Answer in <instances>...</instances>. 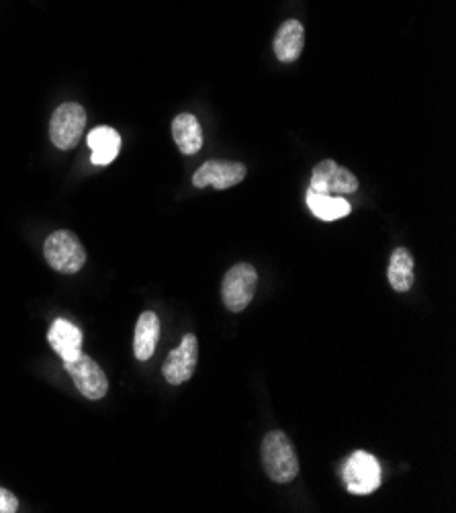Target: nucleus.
<instances>
[{"mask_svg": "<svg viewBox=\"0 0 456 513\" xmlns=\"http://www.w3.org/2000/svg\"><path fill=\"white\" fill-rule=\"evenodd\" d=\"M260 452L264 471L270 477V481H275L279 485L295 481V477L299 475V458L285 432H268L262 440Z\"/></svg>", "mask_w": 456, "mask_h": 513, "instance_id": "nucleus-1", "label": "nucleus"}, {"mask_svg": "<svg viewBox=\"0 0 456 513\" xmlns=\"http://www.w3.org/2000/svg\"><path fill=\"white\" fill-rule=\"evenodd\" d=\"M43 256L54 270L62 274H76L86 264V250L76 238V233L68 229L54 231L43 244Z\"/></svg>", "mask_w": 456, "mask_h": 513, "instance_id": "nucleus-2", "label": "nucleus"}, {"mask_svg": "<svg viewBox=\"0 0 456 513\" xmlns=\"http://www.w3.org/2000/svg\"><path fill=\"white\" fill-rule=\"evenodd\" d=\"M258 287V272L252 264L242 262L225 272L221 283V299L227 311L242 313L254 299Z\"/></svg>", "mask_w": 456, "mask_h": 513, "instance_id": "nucleus-3", "label": "nucleus"}, {"mask_svg": "<svg viewBox=\"0 0 456 513\" xmlns=\"http://www.w3.org/2000/svg\"><path fill=\"white\" fill-rule=\"evenodd\" d=\"M342 479L352 495H371L381 487V464L373 454L356 450L344 462Z\"/></svg>", "mask_w": 456, "mask_h": 513, "instance_id": "nucleus-4", "label": "nucleus"}, {"mask_svg": "<svg viewBox=\"0 0 456 513\" xmlns=\"http://www.w3.org/2000/svg\"><path fill=\"white\" fill-rule=\"evenodd\" d=\"M86 125L84 107L78 103L60 105L50 121V137L58 150H74L82 139Z\"/></svg>", "mask_w": 456, "mask_h": 513, "instance_id": "nucleus-5", "label": "nucleus"}, {"mask_svg": "<svg viewBox=\"0 0 456 513\" xmlns=\"http://www.w3.org/2000/svg\"><path fill=\"white\" fill-rule=\"evenodd\" d=\"M66 370L72 375L76 389L90 401H99L107 395L109 391V379L103 372V368L99 366V362H95L90 356H86L84 352H80L74 360L64 362Z\"/></svg>", "mask_w": 456, "mask_h": 513, "instance_id": "nucleus-6", "label": "nucleus"}, {"mask_svg": "<svg viewBox=\"0 0 456 513\" xmlns=\"http://www.w3.org/2000/svg\"><path fill=\"white\" fill-rule=\"evenodd\" d=\"M309 189L322 195L346 197L358 191V178L350 170L338 166L334 160H324L313 168Z\"/></svg>", "mask_w": 456, "mask_h": 513, "instance_id": "nucleus-7", "label": "nucleus"}, {"mask_svg": "<svg viewBox=\"0 0 456 513\" xmlns=\"http://www.w3.org/2000/svg\"><path fill=\"white\" fill-rule=\"evenodd\" d=\"M199 358V342L195 334H187L182 342L168 354L162 366V375L168 385H182L191 381L197 368Z\"/></svg>", "mask_w": 456, "mask_h": 513, "instance_id": "nucleus-8", "label": "nucleus"}, {"mask_svg": "<svg viewBox=\"0 0 456 513\" xmlns=\"http://www.w3.org/2000/svg\"><path fill=\"white\" fill-rule=\"evenodd\" d=\"M246 178V166L242 162L230 160H209L205 162L193 176V184L197 189L213 186L217 191L232 189Z\"/></svg>", "mask_w": 456, "mask_h": 513, "instance_id": "nucleus-9", "label": "nucleus"}, {"mask_svg": "<svg viewBox=\"0 0 456 513\" xmlns=\"http://www.w3.org/2000/svg\"><path fill=\"white\" fill-rule=\"evenodd\" d=\"M88 148H90V162L95 166H107L111 164L121 150V135L107 125L95 127L86 137Z\"/></svg>", "mask_w": 456, "mask_h": 513, "instance_id": "nucleus-10", "label": "nucleus"}, {"mask_svg": "<svg viewBox=\"0 0 456 513\" xmlns=\"http://www.w3.org/2000/svg\"><path fill=\"white\" fill-rule=\"evenodd\" d=\"M48 342L64 362L74 360L82 352V332L68 319H56L52 323V328L48 332Z\"/></svg>", "mask_w": 456, "mask_h": 513, "instance_id": "nucleus-11", "label": "nucleus"}, {"mask_svg": "<svg viewBox=\"0 0 456 513\" xmlns=\"http://www.w3.org/2000/svg\"><path fill=\"white\" fill-rule=\"evenodd\" d=\"M160 340V319L154 311H144L135 325L133 352L140 362H146L154 356Z\"/></svg>", "mask_w": 456, "mask_h": 513, "instance_id": "nucleus-12", "label": "nucleus"}, {"mask_svg": "<svg viewBox=\"0 0 456 513\" xmlns=\"http://www.w3.org/2000/svg\"><path fill=\"white\" fill-rule=\"evenodd\" d=\"M305 48V29L297 19L281 25L275 35V54L283 64H293L299 60Z\"/></svg>", "mask_w": 456, "mask_h": 513, "instance_id": "nucleus-13", "label": "nucleus"}, {"mask_svg": "<svg viewBox=\"0 0 456 513\" xmlns=\"http://www.w3.org/2000/svg\"><path fill=\"white\" fill-rule=\"evenodd\" d=\"M172 137L178 150L187 156L197 154L203 148V129L195 115L180 113L172 121Z\"/></svg>", "mask_w": 456, "mask_h": 513, "instance_id": "nucleus-14", "label": "nucleus"}, {"mask_svg": "<svg viewBox=\"0 0 456 513\" xmlns=\"http://www.w3.org/2000/svg\"><path fill=\"white\" fill-rule=\"evenodd\" d=\"M387 278L393 291L407 293L414 287V256L407 248H395L389 260Z\"/></svg>", "mask_w": 456, "mask_h": 513, "instance_id": "nucleus-15", "label": "nucleus"}, {"mask_svg": "<svg viewBox=\"0 0 456 513\" xmlns=\"http://www.w3.org/2000/svg\"><path fill=\"white\" fill-rule=\"evenodd\" d=\"M307 205L313 211V215L322 221H336L346 215H350L352 207L344 197H334V195H322L315 191H307Z\"/></svg>", "mask_w": 456, "mask_h": 513, "instance_id": "nucleus-16", "label": "nucleus"}, {"mask_svg": "<svg viewBox=\"0 0 456 513\" xmlns=\"http://www.w3.org/2000/svg\"><path fill=\"white\" fill-rule=\"evenodd\" d=\"M19 511V499L5 487H0V513Z\"/></svg>", "mask_w": 456, "mask_h": 513, "instance_id": "nucleus-17", "label": "nucleus"}]
</instances>
